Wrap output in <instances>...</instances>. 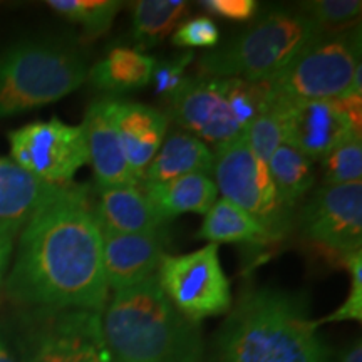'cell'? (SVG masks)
<instances>
[{"instance_id":"cell-1","label":"cell","mask_w":362,"mask_h":362,"mask_svg":"<svg viewBox=\"0 0 362 362\" xmlns=\"http://www.w3.org/2000/svg\"><path fill=\"white\" fill-rule=\"evenodd\" d=\"M4 287L13 302L39 310L103 314L110 287L88 187L69 185L24 225Z\"/></svg>"},{"instance_id":"cell-2","label":"cell","mask_w":362,"mask_h":362,"mask_svg":"<svg viewBox=\"0 0 362 362\" xmlns=\"http://www.w3.org/2000/svg\"><path fill=\"white\" fill-rule=\"evenodd\" d=\"M302 293L245 287L216 334V362H334Z\"/></svg>"},{"instance_id":"cell-3","label":"cell","mask_w":362,"mask_h":362,"mask_svg":"<svg viewBox=\"0 0 362 362\" xmlns=\"http://www.w3.org/2000/svg\"><path fill=\"white\" fill-rule=\"evenodd\" d=\"M101 327L115 362H203L198 324L171 305L156 275L115 292L101 314Z\"/></svg>"},{"instance_id":"cell-4","label":"cell","mask_w":362,"mask_h":362,"mask_svg":"<svg viewBox=\"0 0 362 362\" xmlns=\"http://www.w3.org/2000/svg\"><path fill=\"white\" fill-rule=\"evenodd\" d=\"M322 35V29L300 11H270L243 33L203 54L198 76L270 81Z\"/></svg>"},{"instance_id":"cell-5","label":"cell","mask_w":362,"mask_h":362,"mask_svg":"<svg viewBox=\"0 0 362 362\" xmlns=\"http://www.w3.org/2000/svg\"><path fill=\"white\" fill-rule=\"evenodd\" d=\"M89 67L78 49L59 40H25L0 56V117L47 106L79 89Z\"/></svg>"},{"instance_id":"cell-6","label":"cell","mask_w":362,"mask_h":362,"mask_svg":"<svg viewBox=\"0 0 362 362\" xmlns=\"http://www.w3.org/2000/svg\"><path fill=\"white\" fill-rule=\"evenodd\" d=\"M274 104L269 81L188 78L168 104L171 119L187 133L215 146L242 138L248 124Z\"/></svg>"},{"instance_id":"cell-7","label":"cell","mask_w":362,"mask_h":362,"mask_svg":"<svg viewBox=\"0 0 362 362\" xmlns=\"http://www.w3.org/2000/svg\"><path fill=\"white\" fill-rule=\"evenodd\" d=\"M359 66L361 29L352 25L314 40L269 83L277 101L337 99L349 94Z\"/></svg>"},{"instance_id":"cell-8","label":"cell","mask_w":362,"mask_h":362,"mask_svg":"<svg viewBox=\"0 0 362 362\" xmlns=\"http://www.w3.org/2000/svg\"><path fill=\"white\" fill-rule=\"evenodd\" d=\"M215 185L225 200L247 211L279 242L291 232L293 211L284 206L267 168L245 139L237 138L215 146Z\"/></svg>"},{"instance_id":"cell-9","label":"cell","mask_w":362,"mask_h":362,"mask_svg":"<svg viewBox=\"0 0 362 362\" xmlns=\"http://www.w3.org/2000/svg\"><path fill=\"white\" fill-rule=\"evenodd\" d=\"M156 280L171 305L194 324L232 309L230 280L215 243L187 255H165L158 267Z\"/></svg>"},{"instance_id":"cell-10","label":"cell","mask_w":362,"mask_h":362,"mask_svg":"<svg viewBox=\"0 0 362 362\" xmlns=\"http://www.w3.org/2000/svg\"><path fill=\"white\" fill-rule=\"evenodd\" d=\"M11 160L44 183L67 187L89 163L83 126L52 117L35 121L8 133Z\"/></svg>"},{"instance_id":"cell-11","label":"cell","mask_w":362,"mask_h":362,"mask_svg":"<svg viewBox=\"0 0 362 362\" xmlns=\"http://www.w3.org/2000/svg\"><path fill=\"white\" fill-rule=\"evenodd\" d=\"M103 346L98 312L37 310L22 339V362H98Z\"/></svg>"},{"instance_id":"cell-12","label":"cell","mask_w":362,"mask_h":362,"mask_svg":"<svg viewBox=\"0 0 362 362\" xmlns=\"http://www.w3.org/2000/svg\"><path fill=\"white\" fill-rule=\"evenodd\" d=\"M300 235L344 260L362 243V183L320 187L297 215Z\"/></svg>"},{"instance_id":"cell-13","label":"cell","mask_w":362,"mask_h":362,"mask_svg":"<svg viewBox=\"0 0 362 362\" xmlns=\"http://www.w3.org/2000/svg\"><path fill=\"white\" fill-rule=\"evenodd\" d=\"M277 103L282 110L285 144L310 161H322L347 139L361 136L336 99Z\"/></svg>"},{"instance_id":"cell-14","label":"cell","mask_w":362,"mask_h":362,"mask_svg":"<svg viewBox=\"0 0 362 362\" xmlns=\"http://www.w3.org/2000/svg\"><path fill=\"white\" fill-rule=\"evenodd\" d=\"M103 267L107 287L115 291L134 287L153 277L166 255L170 232L163 226L155 232H103Z\"/></svg>"},{"instance_id":"cell-15","label":"cell","mask_w":362,"mask_h":362,"mask_svg":"<svg viewBox=\"0 0 362 362\" xmlns=\"http://www.w3.org/2000/svg\"><path fill=\"white\" fill-rule=\"evenodd\" d=\"M116 98H99L89 104L81 124L88 143L96 187H141L131 173L115 126Z\"/></svg>"},{"instance_id":"cell-16","label":"cell","mask_w":362,"mask_h":362,"mask_svg":"<svg viewBox=\"0 0 362 362\" xmlns=\"http://www.w3.org/2000/svg\"><path fill=\"white\" fill-rule=\"evenodd\" d=\"M115 126L131 173L143 183L148 165L161 148L168 131V117L155 107L116 99Z\"/></svg>"},{"instance_id":"cell-17","label":"cell","mask_w":362,"mask_h":362,"mask_svg":"<svg viewBox=\"0 0 362 362\" xmlns=\"http://www.w3.org/2000/svg\"><path fill=\"white\" fill-rule=\"evenodd\" d=\"M93 210L103 232L144 233L168 223L155 210L141 187H96Z\"/></svg>"},{"instance_id":"cell-18","label":"cell","mask_w":362,"mask_h":362,"mask_svg":"<svg viewBox=\"0 0 362 362\" xmlns=\"http://www.w3.org/2000/svg\"><path fill=\"white\" fill-rule=\"evenodd\" d=\"M64 189L66 187L34 178L11 158L0 156V225L24 228L40 210L57 200Z\"/></svg>"},{"instance_id":"cell-19","label":"cell","mask_w":362,"mask_h":362,"mask_svg":"<svg viewBox=\"0 0 362 362\" xmlns=\"http://www.w3.org/2000/svg\"><path fill=\"white\" fill-rule=\"evenodd\" d=\"M215 155L206 143L187 131H175L148 165L143 183H165L187 175L214 173Z\"/></svg>"},{"instance_id":"cell-20","label":"cell","mask_w":362,"mask_h":362,"mask_svg":"<svg viewBox=\"0 0 362 362\" xmlns=\"http://www.w3.org/2000/svg\"><path fill=\"white\" fill-rule=\"evenodd\" d=\"M143 192L166 221L183 214L205 215L218 197L211 176L187 175L165 183H143Z\"/></svg>"},{"instance_id":"cell-21","label":"cell","mask_w":362,"mask_h":362,"mask_svg":"<svg viewBox=\"0 0 362 362\" xmlns=\"http://www.w3.org/2000/svg\"><path fill=\"white\" fill-rule=\"evenodd\" d=\"M155 59L131 47H115L89 69L88 79L94 88L110 94L144 89L151 83Z\"/></svg>"},{"instance_id":"cell-22","label":"cell","mask_w":362,"mask_h":362,"mask_svg":"<svg viewBox=\"0 0 362 362\" xmlns=\"http://www.w3.org/2000/svg\"><path fill=\"white\" fill-rule=\"evenodd\" d=\"M198 238L210 243H250V245H269L270 235L247 211L233 205L232 202L216 200L205 214Z\"/></svg>"},{"instance_id":"cell-23","label":"cell","mask_w":362,"mask_h":362,"mask_svg":"<svg viewBox=\"0 0 362 362\" xmlns=\"http://www.w3.org/2000/svg\"><path fill=\"white\" fill-rule=\"evenodd\" d=\"M189 4L183 0H141L133 7V39L138 51L151 49L173 33L188 17Z\"/></svg>"},{"instance_id":"cell-24","label":"cell","mask_w":362,"mask_h":362,"mask_svg":"<svg viewBox=\"0 0 362 362\" xmlns=\"http://www.w3.org/2000/svg\"><path fill=\"white\" fill-rule=\"evenodd\" d=\"M267 168H269L280 202L293 211L305 193L314 187L315 175L312 161L300 155L297 149L284 143L267 161Z\"/></svg>"},{"instance_id":"cell-25","label":"cell","mask_w":362,"mask_h":362,"mask_svg":"<svg viewBox=\"0 0 362 362\" xmlns=\"http://www.w3.org/2000/svg\"><path fill=\"white\" fill-rule=\"evenodd\" d=\"M117 0H49L47 7L66 21L83 27L89 39L99 37L111 29L117 12L123 7Z\"/></svg>"},{"instance_id":"cell-26","label":"cell","mask_w":362,"mask_h":362,"mask_svg":"<svg viewBox=\"0 0 362 362\" xmlns=\"http://www.w3.org/2000/svg\"><path fill=\"white\" fill-rule=\"evenodd\" d=\"M325 187L362 183V141L361 136L347 139L322 160Z\"/></svg>"},{"instance_id":"cell-27","label":"cell","mask_w":362,"mask_h":362,"mask_svg":"<svg viewBox=\"0 0 362 362\" xmlns=\"http://www.w3.org/2000/svg\"><path fill=\"white\" fill-rule=\"evenodd\" d=\"M243 139L253 151V155L264 163L269 161L275 149L285 143L282 110H280L279 103L275 99L269 110L257 116L248 124Z\"/></svg>"},{"instance_id":"cell-28","label":"cell","mask_w":362,"mask_h":362,"mask_svg":"<svg viewBox=\"0 0 362 362\" xmlns=\"http://www.w3.org/2000/svg\"><path fill=\"white\" fill-rule=\"evenodd\" d=\"M298 11L322 29H339V33L354 25L362 11L361 0H310L302 2Z\"/></svg>"},{"instance_id":"cell-29","label":"cell","mask_w":362,"mask_h":362,"mask_svg":"<svg viewBox=\"0 0 362 362\" xmlns=\"http://www.w3.org/2000/svg\"><path fill=\"white\" fill-rule=\"evenodd\" d=\"M193 59L194 54L187 51L176 57L166 59V61L155 62L151 81L155 86V94L166 106L173 101L180 89L183 88V84L187 83V69L193 62Z\"/></svg>"},{"instance_id":"cell-30","label":"cell","mask_w":362,"mask_h":362,"mask_svg":"<svg viewBox=\"0 0 362 362\" xmlns=\"http://www.w3.org/2000/svg\"><path fill=\"white\" fill-rule=\"evenodd\" d=\"M344 267L351 274V288L347 293L344 304L332 312V314L317 320V325L329 324V322H346V320H357L361 322L362 319V250L351 253L346 260Z\"/></svg>"},{"instance_id":"cell-31","label":"cell","mask_w":362,"mask_h":362,"mask_svg":"<svg viewBox=\"0 0 362 362\" xmlns=\"http://www.w3.org/2000/svg\"><path fill=\"white\" fill-rule=\"evenodd\" d=\"M171 42L183 49H215L220 42V29L216 22L208 16H197L183 21L176 27Z\"/></svg>"},{"instance_id":"cell-32","label":"cell","mask_w":362,"mask_h":362,"mask_svg":"<svg viewBox=\"0 0 362 362\" xmlns=\"http://www.w3.org/2000/svg\"><path fill=\"white\" fill-rule=\"evenodd\" d=\"M202 6L216 17L235 22L252 21L259 11L255 0H205Z\"/></svg>"},{"instance_id":"cell-33","label":"cell","mask_w":362,"mask_h":362,"mask_svg":"<svg viewBox=\"0 0 362 362\" xmlns=\"http://www.w3.org/2000/svg\"><path fill=\"white\" fill-rule=\"evenodd\" d=\"M21 230L22 228L19 226L0 225V288H2L8 262H11L13 253V245H16V238L21 233Z\"/></svg>"},{"instance_id":"cell-34","label":"cell","mask_w":362,"mask_h":362,"mask_svg":"<svg viewBox=\"0 0 362 362\" xmlns=\"http://www.w3.org/2000/svg\"><path fill=\"white\" fill-rule=\"evenodd\" d=\"M339 362H362V344L359 339L351 342L349 346L341 352Z\"/></svg>"},{"instance_id":"cell-35","label":"cell","mask_w":362,"mask_h":362,"mask_svg":"<svg viewBox=\"0 0 362 362\" xmlns=\"http://www.w3.org/2000/svg\"><path fill=\"white\" fill-rule=\"evenodd\" d=\"M0 362H19L2 336H0Z\"/></svg>"},{"instance_id":"cell-36","label":"cell","mask_w":362,"mask_h":362,"mask_svg":"<svg viewBox=\"0 0 362 362\" xmlns=\"http://www.w3.org/2000/svg\"><path fill=\"white\" fill-rule=\"evenodd\" d=\"M98 362H115V361H112L111 354H110V351H107L106 344H104L101 352H99V359H98Z\"/></svg>"}]
</instances>
